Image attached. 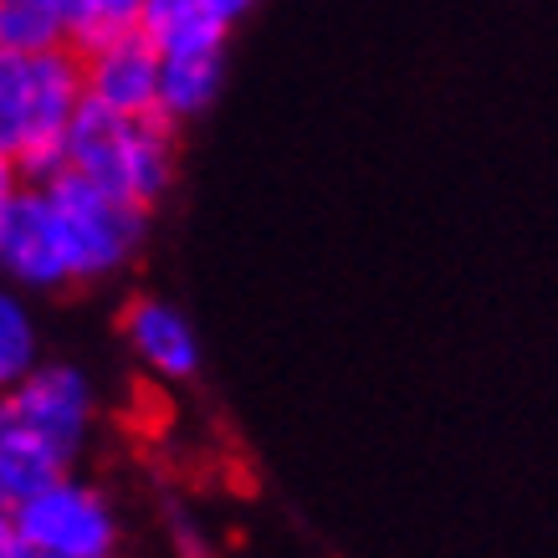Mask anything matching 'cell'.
I'll return each instance as SVG.
<instances>
[{"label":"cell","instance_id":"4","mask_svg":"<svg viewBox=\"0 0 558 558\" xmlns=\"http://www.w3.org/2000/svg\"><path fill=\"white\" fill-rule=\"evenodd\" d=\"M0 425L26 430L77 466V457L93 440V425H98V389L77 364H47L41 359L21 385L0 389Z\"/></svg>","mask_w":558,"mask_h":558},{"label":"cell","instance_id":"16","mask_svg":"<svg viewBox=\"0 0 558 558\" xmlns=\"http://www.w3.org/2000/svg\"><path fill=\"white\" fill-rule=\"evenodd\" d=\"M210 5H216V11H220L226 21H236L241 11H252V0H210Z\"/></svg>","mask_w":558,"mask_h":558},{"label":"cell","instance_id":"2","mask_svg":"<svg viewBox=\"0 0 558 558\" xmlns=\"http://www.w3.org/2000/svg\"><path fill=\"white\" fill-rule=\"evenodd\" d=\"M57 226H62V246H68V267H72V288L77 282H102L113 277L144 252L149 236V210L108 195V190L87 185L83 174L57 170L51 180H41Z\"/></svg>","mask_w":558,"mask_h":558},{"label":"cell","instance_id":"6","mask_svg":"<svg viewBox=\"0 0 558 558\" xmlns=\"http://www.w3.org/2000/svg\"><path fill=\"white\" fill-rule=\"evenodd\" d=\"M119 333H123V343H129V354L138 359V369L149 374V379H159V385H190L205 364L195 323L174 303L149 298V292H138V298L123 303Z\"/></svg>","mask_w":558,"mask_h":558},{"label":"cell","instance_id":"7","mask_svg":"<svg viewBox=\"0 0 558 558\" xmlns=\"http://www.w3.org/2000/svg\"><path fill=\"white\" fill-rule=\"evenodd\" d=\"M159 47L144 32H123L102 41L98 51L83 57V87L87 98L113 108L123 119H144L159 113Z\"/></svg>","mask_w":558,"mask_h":558},{"label":"cell","instance_id":"9","mask_svg":"<svg viewBox=\"0 0 558 558\" xmlns=\"http://www.w3.org/2000/svg\"><path fill=\"white\" fill-rule=\"evenodd\" d=\"M226 51H190V57H165L159 62V113L174 123L201 119L220 93Z\"/></svg>","mask_w":558,"mask_h":558},{"label":"cell","instance_id":"17","mask_svg":"<svg viewBox=\"0 0 558 558\" xmlns=\"http://www.w3.org/2000/svg\"><path fill=\"white\" fill-rule=\"evenodd\" d=\"M26 558H51V554H32V548H26Z\"/></svg>","mask_w":558,"mask_h":558},{"label":"cell","instance_id":"11","mask_svg":"<svg viewBox=\"0 0 558 558\" xmlns=\"http://www.w3.org/2000/svg\"><path fill=\"white\" fill-rule=\"evenodd\" d=\"M68 47V0H0V51Z\"/></svg>","mask_w":558,"mask_h":558},{"label":"cell","instance_id":"15","mask_svg":"<svg viewBox=\"0 0 558 558\" xmlns=\"http://www.w3.org/2000/svg\"><path fill=\"white\" fill-rule=\"evenodd\" d=\"M0 558H26V538L16 527V512L0 502Z\"/></svg>","mask_w":558,"mask_h":558},{"label":"cell","instance_id":"13","mask_svg":"<svg viewBox=\"0 0 558 558\" xmlns=\"http://www.w3.org/2000/svg\"><path fill=\"white\" fill-rule=\"evenodd\" d=\"M170 533H174V548L185 558H210V548H205V533H201V523L190 518V512H180L174 508V523H170Z\"/></svg>","mask_w":558,"mask_h":558},{"label":"cell","instance_id":"5","mask_svg":"<svg viewBox=\"0 0 558 558\" xmlns=\"http://www.w3.org/2000/svg\"><path fill=\"white\" fill-rule=\"evenodd\" d=\"M0 277L16 292L72 288L62 226H57V210L41 185H26L0 216Z\"/></svg>","mask_w":558,"mask_h":558},{"label":"cell","instance_id":"1","mask_svg":"<svg viewBox=\"0 0 558 558\" xmlns=\"http://www.w3.org/2000/svg\"><path fill=\"white\" fill-rule=\"evenodd\" d=\"M62 170L83 174L87 185L108 190L138 210H154L180 174V123L165 113L123 119L113 108L83 98L62 144Z\"/></svg>","mask_w":558,"mask_h":558},{"label":"cell","instance_id":"3","mask_svg":"<svg viewBox=\"0 0 558 558\" xmlns=\"http://www.w3.org/2000/svg\"><path fill=\"white\" fill-rule=\"evenodd\" d=\"M16 527L32 554L51 558H119V512L108 502V492L83 482L77 472L57 476L51 487L16 502Z\"/></svg>","mask_w":558,"mask_h":558},{"label":"cell","instance_id":"12","mask_svg":"<svg viewBox=\"0 0 558 558\" xmlns=\"http://www.w3.org/2000/svg\"><path fill=\"white\" fill-rule=\"evenodd\" d=\"M36 364H41L36 318H32V307H26V298L5 282V288H0V389L21 385Z\"/></svg>","mask_w":558,"mask_h":558},{"label":"cell","instance_id":"14","mask_svg":"<svg viewBox=\"0 0 558 558\" xmlns=\"http://www.w3.org/2000/svg\"><path fill=\"white\" fill-rule=\"evenodd\" d=\"M32 185V180H26V174H21V165H16V154L5 149V144H0V216H5V205L16 201L21 190Z\"/></svg>","mask_w":558,"mask_h":558},{"label":"cell","instance_id":"10","mask_svg":"<svg viewBox=\"0 0 558 558\" xmlns=\"http://www.w3.org/2000/svg\"><path fill=\"white\" fill-rule=\"evenodd\" d=\"M36 129V57L32 51H0V144L26 154Z\"/></svg>","mask_w":558,"mask_h":558},{"label":"cell","instance_id":"8","mask_svg":"<svg viewBox=\"0 0 558 558\" xmlns=\"http://www.w3.org/2000/svg\"><path fill=\"white\" fill-rule=\"evenodd\" d=\"M138 32L159 47V57H190V51H226L231 21L210 0H144Z\"/></svg>","mask_w":558,"mask_h":558}]
</instances>
